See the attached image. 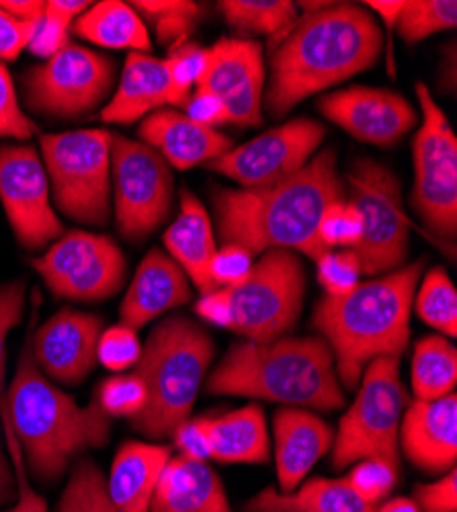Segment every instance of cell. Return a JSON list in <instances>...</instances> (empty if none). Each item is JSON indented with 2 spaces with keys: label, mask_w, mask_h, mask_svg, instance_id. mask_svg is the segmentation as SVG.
Wrapping results in <instances>:
<instances>
[{
  "label": "cell",
  "mask_w": 457,
  "mask_h": 512,
  "mask_svg": "<svg viewBox=\"0 0 457 512\" xmlns=\"http://www.w3.org/2000/svg\"><path fill=\"white\" fill-rule=\"evenodd\" d=\"M306 15L285 33L271 56L263 105L275 117L304 99L371 68L382 54V31L365 7L298 3Z\"/></svg>",
  "instance_id": "obj_1"
},
{
  "label": "cell",
  "mask_w": 457,
  "mask_h": 512,
  "mask_svg": "<svg viewBox=\"0 0 457 512\" xmlns=\"http://www.w3.org/2000/svg\"><path fill=\"white\" fill-rule=\"evenodd\" d=\"M345 199L337 150L324 148L310 162L275 185L259 189H218L214 209L222 244H238L253 256L292 250L318 261L328 248L318 238L322 211Z\"/></svg>",
  "instance_id": "obj_2"
},
{
  "label": "cell",
  "mask_w": 457,
  "mask_h": 512,
  "mask_svg": "<svg viewBox=\"0 0 457 512\" xmlns=\"http://www.w3.org/2000/svg\"><path fill=\"white\" fill-rule=\"evenodd\" d=\"M425 261L359 283L345 297L324 295L314 310V328L335 357L341 386L357 390L365 367L380 357H402L410 343L414 291Z\"/></svg>",
  "instance_id": "obj_3"
},
{
  "label": "cell",
  "mask_w": 457,
  "mask_h": 512,
  "mask_svg": "<svg viewBox=\"0 0 457 512\" xmlns=\"http://www.w3.org/2000/svg\"><path fill=\"white\" fill-rule=\"evenodd\" d=\"M207 394L279 402L332 412L345 406L335 357L322 336H281L269 343L242 340L207 377Z\"/></svg>",
  "instance_id": "obj_4"
},
{
  "label": "cell",
  "mask_w": 457,
  "mask_h": 512,
  "mask_svg": "<svg viewBox=\"0 0 457 512\" xmlns=\"http://www.w3.org/2000/svg\"><path fill=\"white\" fill-rule=\"evenodd\" d=\"M5 412L27 461L25 467L41 484L58 482L80 453L105 447L111 435V420L97 400L80 408L41 373L31 336L5 394Z\"/></svg>",
  "instance_id": "obj_5"
},
{
  "label": "cell",
  "mask_w": 457,
  "mask_h": 512,
  "mask_svg": "<svg viewBox=\"0 0 457 512\" xmlns=\"http://www.w3.org/2000/svg\"><path fill=\"white\" fill-rule=\"evenodd\" d=\"M214 355V338L197 322L183 316L162 320L150 332L134 367L148 392L146 408L132 420L134 429L154 441L173 437L189 420Z\"/></svg>",
  "instance_id": "obj_6"
},
{
  "label": "cell",
  "mask_w": 457,
  "mask_h": 512,
  "mask_svg": "<svg viewBox=\"0 0 457 512\" xmlns=\"http://www.w3.org/2000/svg\"><path fill=\"white\" fill-rule=\"evenodd\" d=\"M398 357L373 359L357 386V398L341 418L332 441V465L345 469L380 457L400 465V422L408 406Z\"/></svg>",
  "instance_id": "obj_7"
},
{
  "label": "cell",
  "mask_w": 457,
  "mask_h": 512,
  "mask_svg": "<svg viewBox=\"0 0 457 512\" xmlns=\"http://www.w3.org/2000/svg\"><path fill=\"white\" fill-rule=\"evenodd\" d=\"M111 138L107 130H74L39 140L54 203L66 218L87 226L107 224Z\"/></svg>",
  "instance_id": "obj_8"
},
{
  "label": "cell",
  "mask_w": 457,
  "mask_h": 512,
  "mask_svg": "<svg viewBox=\"0 0 457 512\" xmlns=\"http://www.w3.org/2000/svg\"><path fill=\"white\" fill-rule=\"evenodd\" d=\"M232 330L251 343H269L294 330L306 295L300 254L267 250L240 285L226 287Z\"/></svg>",
  "instance_id": "obj_9"
},
{
  "label": "cell",
  "mask_w": 457,
  "mask_h": 512,
  "mask_svg": "<svg viewBox=\"0 0 457 512\" xmlns=\"http://www.w3.org/2000/svg\"><path fill=\"white\" fill-rule=\"evenodd\" d=\"M349 203L359 211L363 232L355 248L363 275H386L404 267L410 222L402 185L392 170L371 158H357L345 175Z\"/></svg>",
  "instance_id": "obj_10"
},
{
  "label": "cell",
  "mask_w": 457,
  "mask_h": 512,
  "mask_svg": "<svg viewBox=\"0 0 457 512\" xmlns=\"http://www.w3.org/2000/svg\"><path fill=\"white\" fill-rule=\"evenodd\" d=\"M417 97L423 119L412 142L414 189L410 201L441 240L453 242L457 234V138L423 82L417 84Z\"/></svg>",
  "instance_id": "obj_11"
},
{
  "label": "cell",
  "mask_w": 457,
  "mask_h": 512,
  "mask_svg": "<svg viewBox=\"0 0 457 512\" xmlns=\"http://www.w3.org/2000/svg\"><path fill=\"white\" fill-rule=\"evenodd\" d=\"M111 189L119 234L140 242L169 218L175 197L173 168L144 142L113 136Z\"/></svg>",
  "instance_id": "obj_12"
},
{
  "label": "cell",
  "mask_w": 457,
  "mask_h": 512,
  "mask_svg": "<svg viewBox=\"0 0 457 512\" xmlns=\"http://www.w3.org/2000/svg\"><path fill=\"white\" fill-rule=\"evenodd\" d=\"M115 82V64L89 48L68 44L44 64L23 76L25 103L31 111L74 119L93 113L109 97Z\"/></svg>",
  "instance_id": "obj_13"
},
{
  "label": "cell",
  "mask_w": 457,
  "mask_h": 512,
  "mask_svg": "<svg viewBox=\"0 0 457 512\" xmlns=\"http://www.w3.org/2000/svg\"><path fill=\"white\" fill-rule=\"evenodd\" d=\"M50 291L70 302H103L126 281L128 265L121 248L103 234L72 230L31 261Z\"/></svg>",
  "instance_id": "obj_14"
},
{
  "label": "cell",
  "mask_w": 457,
  "mask_h": 512,
  "mask_svg": "<svg viewBox=\"0 0 457 512\" xmlns=\"http://www.w3.org/2000/svg\"><path fill=\"white\" fill-rule=\"evenodd\" d=\"M326 136V127L314 119L300 117L228 150L205 168L240 185L259 189L275 185L302 170Z\"/></svg>",
  "instance_id": "obj_15"
},
{
  "label": "cell",
  "mask_w": 457,
  "mask_h": 512,
  "mask_svg": "<svg viewBox=\"0 0 457 512\" xmlns=\"http://www.w3.org/2000/svg\"><path fill=\"white\" fill-rule=\"evenodd\" d=\"M0 201L17 240L25 248L39 250L64 234L50 201L46 166L35 148H0Z\"/></svg>",
  "instance_id": "obj_16"
},
{
  "label": "cell",
  "mask_w": 457,
  "mask_h": 512,
  "mask_svg": "<svg viewBox=\"0 0 457 512\" xmlns=\"http://www.w3.org/2000/svg\"><path fill=\"white\" fill-rule=\"evenodd\" d=\"M197 87L222 99L230 123L259 127L265 97L263 46L255 39L222 37L207 48L205 72Z\"/></svg>",
  "instance_id": "obj_17"
},
{
  "label": "cell",
  "mask_w": 457,
  "mask_h": 512,
  "mask_svg": "<svg viewBox=\"0 0 457 512\" xmlns=\"http://www.w3.org/2000/svg\"><path fill=\"white\" fill-rule=\"evenodd\" d=\"M318 109L355 140L382 148L400 142L419 123L417 109L390 89L349 87L324 95Z\"/></svg>",
  "instance_id": "obj_18"
},
{
  "label": "cell",
  "mask_w": 457,
  "mask_h": 512,
  "mask_svg": "<svg viewBox=\"0 0 457 512\" xmlns=\"http://www.w3.org/2000/svg\"><path fill=\"white\" fill-rule=\"evenodd\" d=\"M103 318L62 308L31 336L37 367L50 381L78 386L97 365Z\"/></svg>",
  "instance_id": "obj_19"
},
{
  "label": "cell",
  "mask_w": 457,
  "mask_h": 512,
  "mask_svg": "<svg viewBox=\"0 0 457 512\" xmlns=\"http://www.w3.org/2000/svg\"><path fill=\"white\" fill-rule=\"evenodd\" d=\"M400 451L427 474H447L457 461V396L408 402L400 422Z\"/></svg>",
  "instance_id": "obj_20"
},
{
  "label": "cell",
  "mask_w": 457,
  "mask_h": 512,
  "mask_svg": "<svg viewBox=\"0 0 457 512\" xmlns=\"http://www.w3.org/2000/svg\"><path fill=\"white\" fill-rule=\"evenodd\" d=\"M193 291L187 273L171 259L169 252L152 248L136 269L134 281L123 297L121 324L134 330L144 328L162 314L191 302Z\"/></svg>",
  "instance_id": "obj_21"
},
{
  "label": "cell",
  "mask_w": 457,
  "mask_h": 512,
  "mask_svg": "<svg viewBox=\"0 0 457 512\" xmlns=\"http://www.w3.org/2000/svg\"><path fill=\"white\" fill-rule=\"evenodd\" d=\"M275 469L281 492H294L310 469L332 449L335 431L304 408H281L273 418Z\"/></svg>",
  "instance_id": "obj_22"
},
{
  "label": "cell",
  "mask_w": 457,
  "mask_h": 512,
  "mask_svg": "<svg viewBox=\"0 0 457 512\" xmlns=\"http://www.w3.org/2000/svg\"><path fill=\"white\" fill-rule=\"evenodd\" d=\"M138 136L177 170L205 166L234 148L226 134L173 109H158L142 119Z\"/></svg>",
  "instance_id": "obj_23"
},
{
  "label": "cell",
  "mask_w": 457,
  "mask_h": 512,
  "mask_svg": "<svg viewBox=\"0 0 457 512\" xmlns=\"http://www.w3.org/2000/svg\"><path fill=\"white\" fill-rule=\"evenodd\" d=\"M148 512H234L224 484L207 461L171 457Z\"/></svg>",
  "instance_id": "obj_24"
},
{
  "label": "cell",
  "mask_w": 457,
  "mask_h": 512,
  "mask_svg": "<svg viewBox=\"0 0 457 512\" xmlns=\"http://www.w3.org/2000/svg\"><path fill=\"white\" fill-rule=\"evenodd\" d=\"M162 240L171 259L187 273L201 295L216 289L210 277V265L218 250L214 226L210 213L191 191H181L179 216L164 232Z\"/></svg>",
  "instance_id": "obj_25"
},
{
  "label": "cell",
  "mask_w": 457,
  "mask_h": 512,
  "mask_svg": "<svg viewBox=\"0 0 457 512\" xmlns=\"http://www.w3.org/2000/svg\"><path fill=\"white\" fill-rule=\"evenodd\" d=\"M171 449L142 441L123 443L105 478L109 500L121 512H148L156 484L171 461Z\"/></svg>",
  "instance_id": "obj_26"
},
{
  "label": "cell",
  "mask_w": 457,
  "mask_h": 512,
  "mask_svg": "<svg viewBox=\"0 0 457 512\" xmlns=\"http://www.w3.org/2000/svg\"><path fill=\"white\" fill-rule=\"evenodd\" d=\"M169 93V72L164 60L144 52H130L117 89L101 111V119L121 125L146 119L162 105H169Z\"/></svg>",
  "instance_id": "obj_27"
},
{
  "label": "cell",
  "mask_w": 457,
  "mask_h": 512,
  "mask_svg": "<svg viewBox=\"0 0 457 512\" xmlns=\"http://www.w3.org/2000/svg\"><path fill=\"white\" fill-rule=\"evenodd\" d=\"M210 435L212 459L218 463H267L271 457V441L267 420L257 404H248L224 416H205Z\"/></svg>",
  "instance_id": "obj_28"
},
{
  "label": "cell",
  "mask_w": 457,
  "mask_h": 512,
  "mask_svg": "<svg viewBox=\"0 0 457 512\" xmlns=\"http://www.w3.org/2000/svg\"><path fill=\"white\" fill-rule=\"evenodd\" d=\"M376 508L361 500L345 478H312L294 492L269 486L244 504V512H376Z\"/></svg>",
  "instance_id": "obj_29"
},
{
  "label": "cell",
  "mask_w": 457,
  "mask_h": 512,
  "mask_svg": "<svg viewBox=\"0 0 457 512\" xmlns=\"http://www.w3.org/2000/svg\"><path fill=\"white\" fill-rule=\"evenodd\" d=\"M74 33L107 50L144 52L152 48L150 31L132 5L121 0H103L91 5L74 21Z\"/></svg>",
  "instance_id": "obj_30"
},
{
  "label": "cell",
  "mask_w": 457,
  "mask_h": 512,
  "mask_svg": "<svg viewBox=\"0 0 457 512\" xmlns=\"http://www.w3.org/2000/svg\"><path fill=\"white\" fill-rule=\"evenodd\" d=\"M410 381L417 400H437L455 392L457 351L449 338L431 334L414 345Z\"/></svg>",
  "instance_id": "obj_31"
},
{
  "label": "cell",
  "mask_w": 457,
  "mask_h": 512,
  "mask_svg": "<svg viewBox=\"0 0 457 512\" xmlns=\"http://www.w3.org/2000/svg\"><path fill=\"white\" fill-rule=\"evenodd\" d=\"M224 21L242 35H267L281 41L298 21V5L292 0H222Z\"/></svg>",
  "instance_id": "obj_32"
},
{
  "label": "cell",
  "mask_w": 457,
  "mask_h": 512,
  "mask_svg": "<svg viewBox=\"0 0 457 512\" xmlns=\"http://www.w3.org/2000/svg\"><path fill=\"white\" fill-rule=\"evenodd\" d=\"M417 316L445 338L457 334V291L443 267H433L414 291Z\"/></svg>",
  "instance_id": "obj_33"
},
{
  "label": "cell",
  "mask_w": 457,
  "mask_h": 512,
  "mask_svg": "<svg viewBox=\"0 0 457 512\" xmlns=\"http://www.w3.org/2000/svg\"><path fill=\"white\" fill-rule=\"evenodd\" d=\"M144 23H150L156 39L171 52L185 46L201 9L191 0H138L132 5Z\"/></svg>",
  "instance_id": "obj_34"
},
{
  "label": "cell",
  "mask_w": 457,
  "mask_h": 512,
  "mask_svg": "<svg viewBox=\"0 0 457 512\" xmlns=\"http://www.w3.org/2000/svg\"><path fill=\"white\" fill-rule=\"evenodd\" d=\"M56 512H121L109 500L101 469L91 459L74 465Z\"/></svg>",
  "instance_id": "obj_35"
},
{
  "label": "cell",
  "mask_w": 457,
  "mask_h": 512,
  "mask_svg": "<svg viewBox=\"0 0 457 512\" xmlns=\"http://www.w3.org/2000/svg\"><path fill=\"white\" fill-rule=\"evenodd\" d=\"M457 25L455 0H410L404 3L396 29L406 44H419L429 35Z\"/></svg>",
  "instance_id": "obj_36"
},
{
  "label": "cell",
  "mask_w": 457,
  "mask_h": 512,
  "mask_svg": "<svg viewBox=\"0 0 457 512\" xmlns=\"http://www.w3.org/2000/svg\"><path fill=\"white\" fill-rule=\"evenodd\" d=\"M164 64L166 72H169V105L185 107L205 72L207 48L187 41L185 46L173 50L171 56L164 60Z\"/></svg>",
  "instance_id": "obj_37"
},
{
  "label": "cell",
  "mask_w": 457,
  "mask_h": 512,
  "mask_svg": "<svg viewBox=\"0 0 457 512\" xmlns=\"http://www.w3.org/2000/svg\"><path fill=\"white\" fill-rule=\"evenodd\" d=\"M398 478L400 465L373 457L353 463L351 472L347 474L345 480L361 500L373 506H380V502H384L396 488Z\"/></svg>",
  "instance_id": "obj_38"
},
{
  "label": "cell",
  "mask_w": 457,
  "mask_h": 512,
  "mask_svg": "<svg viewBox=\"0 0 457 512\" xmlns=\"http://www.w3.org/2000/svg\"><path fill=\"white\" fill-rule=\"evenodd\" d=\"M101 410L111 418H136L148 402L144 381L136 373L113 375L105 379L95 396Z\"/></svg>",
  "instance_id": "obj_39"
},
{
  "label": "cell",
  "mask_w": 457,
  "mask_h": 512,
  "mask_svg": "<svg viewBox=\"0 0 457 512\" xmlns=\"http://www.w3.org/2000/svg\"><path fill=\"white\" fill-rule=\"evenodd\" d=\"M316 277L328 297L349 295L363 277L361 263L351 248L328 250L316 261Z\"/></svg>",
  "instance_id": "obj_40"
},
{
  "label": "cell",
  "mask_w": 457,
  "mask_h": 512,
  "mask_svg": "<svg viewBox=\"0 0 457 512\" xmlns=\"http://www.w3.org/2000/svg\"><path fill=\"white\" fill-rule=\"evenodd\" d=\"M363 224L359 211L347 201L339 199L330 203L318 222V238L320 242L332 250V248H355L361 240Z\"/></svg>",
  "instance_id": "obj_41"
},
{
  "label": "cell",
  "mask_w": 457,
  "mask_h": 512,
  "mask_svg": "<svg viewBox=\"0 0 457 512\" xmlns=\"http://www.w3.org/2000/svg\"><path fill=\"white\" fill-rule=\"evenodd\" d=\"M142 357V343L138 338V330L115 324L101 332L97 343V363L105 369L121 373L134 369Z\"/></svg>",
  "instance_id": "obj_42"
},
{
  "label": "cell",
  "mask_w": 457,
  "mask_h": 512,
  "mask_svg": "<svg viewBox=\"0 0 457 512\" xmlns=\"http://www.w3.org/2000/svg\"><path fill=\"white\" fill-rule=\"evenodd\" d=\"M0 416H3L9 459H11L15 480H17V504H15V508H11L7 512H48V502L44 500V496H39L29 484L27 467H25V459H23L19 441L13 433V426H11V422L7 418V412H5V392H3V388H0Z\"/></svg>",
  "instance_id": "obj_43"
},
{
  "label": "cell",
  "mask_w": 457,
  "mask_h": 512,
  "mask_svg": "<svg viewBox=\"0 0 457 512\" xmlns=\"http://www.w3.org/2000/svg\"><path fill=\"white\" fill-rule=\"evenodd\" d=\"M37 132L33 119L23 111L11 72L0 64V138L27 140Z\"/></svg>",
  "instance_id": "obj_44"
},
{
  "label": "cell",
  "mask_w": 457,
  "mask_h": 512,
  "mask_svg": "<svg viewBox=\"0 0 457 512\" xmlns=\"http://www.w3.org/2000/svg\"><path fill=\"white\" fill-rule=\"evenodd\" d=\"M253 254L238 244H222V248L216 250L212 265H210V277L216 289L236 287L240 285L253 271Z\"/></svg>",
  "instance_id": "obj_45"
},
{
  "label": "cell",
  "mask_w": 457,
  "mask_h": 512,
  "mask_svg": "<svg viewBox=\"0 0 457 512\" xmlns=\"http://www.w3.org/2000/svg\"><path fill=\"white\" fill-rule=\"evenodd\" d=\"M25 306H27V285L23 279L0 287V379H3V373H5L7 338L11 330L21 324Z\"/></svg>",
  "instance_id": "obj_46"
},
{
  "label": "cell",
  "mask_w": 457,
  "mask_h": 512,
  "mask_svg": "<svg viewBox=\"0 0 457 512\" xmlns=\"http://www.w3.org/2000/svg\"><path fill=\"white\" fill-rule=\"evenodd\" d=\"M421 512H457V472L451 469L441 480L421 484L414 490Z\"/></svg>",
  "instance_id": "obj_47"
},
{
  "label": "cell",
  "mask_w": 457,
  "mask_h": 512,
  "mask_svg": "<svg viewBox=\"0 0 457 512\" xmlns=\"http://www.w3.org/2000/svg\"><path fill=\"white\" fill-rule=\"evenodd\" d=\"M175 447L179 449V455L191 461H210L212 459V447H210V435H207L205 416L203 418H189L183 422L179 429L173 433Z\"/></svg>",
  "instance_id": "obj_48"
},
{
  "label": "cell",
  "mask_w": 457,
  "mask_h": 512,
  "mask_svg": "<svg viewBox=\"0 0 457 512\" xmlns=\"http://www.w3.org/2000/svg\"><path fill=\"white\" fill-rule=\"evenodd\" d=\"M35 29L37 25L23 23L0 9V64L17 60L21 52L29 48Z\"/></svg>",
  "instance_id": "obj_49"
},
{
  "label": "cell",
  "mask_w": 457,
  "mask_h": 512,
  "mask_svg": "<svg viewBox=\"0 0 457 512\" xmlns=\"http://www.w3.org/2000/svg\"><path fill=\"white\" fill-rule=\"evenodd\" d=\"M185 115L205 127H214V130H218L220 125L230 123V117L222 99L199 87L191 93L189 101L185 103Z\"/></svg>",
  "instance_id": "obj_50"
},
{
  "label": "cell",
  "mask_w": 457,
  "mask_h": 512,
  "mask_svg": "<svg viewBox=\"0 0 457 512\" xmlns=\"http://www.w3.org/2000/svg\"><path fill=\"white\" fill-rule=\"evenodd\" d=\"M68 35H70V27H64V25L54 23L44 17V21L37 25V29L29 41V50L35 56L48 60L70 44Z\"/></svg>",
  "instance_id": "obj_51"
},
{
  "label": "cell",
  "mask_w": 457,
  "mask_h": 512,
  "mask_svg": "<svg viewBox=\"0 0 457 512\" xmlns=\"http://www.w3.org/2000/svg\"><path fill=\"white\" fill-rule=\"evenodd\" d=\"M195 314L214 326L232 330V312L226 289H214L212 293L201 295L199 302L195 304Z\"/></svg>",
  "instance_id": "obj_52"
},
{
  "label": "cell",
  "mask_w": 457,
  "mask_h": 512,
  "mask_svg": "<svg viewBox=\"0 0 457 512\" xmlns=\"http://www.w3.org/2000/svg\"><path fill=\"white\" fill-rule=\"evenodd\" d=\"M89 7L91 3H87V0H50V3H46L44 17L64 27H72L74 21Z\"/></svg>",
  "instance_id": "obj_53"
},
{
  "label": "cell",
  "mask_w": 457,
  "mask_h": 512,
  "mask_svg": "<svg viewBox=\"0 0 457 512\" xmlns=\"http://www.w3.org/2000/svg\"><path fill=\"white\" fill-rule=\"evenodd\" d=\"M0 9H5L9 15L23 23L39 25L44 21L46 3H41V0H0Z\"/></svg>",
  "instance_id": "obj_54"
},
{
  "label": "cell",
  "mask_w": 457,
  "mask_h": 512,
  "mask_svg": "<svg viewBox=\"0 0 457 512\" xmlns=\"http://www.w3.org/2000/svg\"><path fill=\"white\" fill-rule=\"evenodd\" d=\"M17 498V480L11 459L5 455L3 447H0V506L9 504Z\"/></svg>",
  "instance_id": "obj_55"
},
{
  "label": "cell",
  "mask_w": 457,
  "mask_h": 512,
  "mask_svg": "<svg viewBox=\"0 0 457 512\" xmlns=\"http://www.w3.org/2000/svg\"><path fill=\"white\" fill-rule=\"evenodd\" d=\"M402 7H404L402 0H369V3H365V9L376 11L384 19L388 29L396 27V21H398V15H400Z\"/></svg>",
  "instance_id": "obj_56"
},
{
  "label": "cell",
  "mask_w": 457,
  "mask_h": 512,
  "mask_svg": "<svg viewBox=\"0 0 457 512\" xmlns=\"http://www.w3.org/2000/svg\"><path fill=\"white\" fill-rule=\"evenodd\" d=\"M376 512H421V508L417 502H414V498L398 496V498L386 500L382 506L376 508Z\"/></svg>",
  "instance_id": "obj_57"
}]
</instances>
